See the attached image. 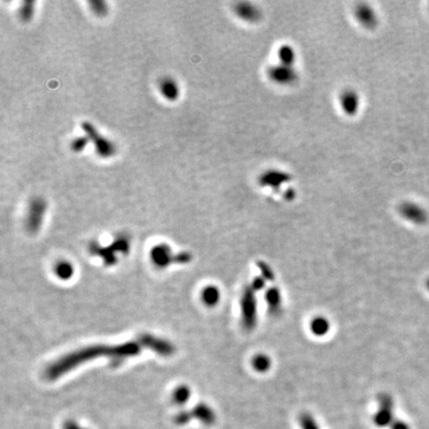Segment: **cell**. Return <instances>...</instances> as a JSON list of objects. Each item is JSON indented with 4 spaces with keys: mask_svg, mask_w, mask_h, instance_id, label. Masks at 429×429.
<instances>
[{
    "mask_svg": "<svg viewBox=\"0 0 429 429\" xmlns=\"http://www.w3.org/2000/svg\"><path fill=\"white\" fill-rule=\"evenodd\" d=\"M35 1H24L19 8V18L24 23L32 21L35 14Z\"/></svg>",
    "mask_w": 429,
    "mask_h": 429,
    "instance_id": "ffe728a7",
    "label": "cell"
},
{
    "mask_svg": "<svg viewBox=\"0 0 429 429\" xmlns=\"http://www.w3.org/2000/svg\"><path fill=\"white\" fill-rule=\"evenodd\" d=\"M190 413L192 417H196L201 422L207 425L212 424L216 419V415L212 409L203 403L197 404V406Z\"/></svg>",
    "mask_w": 429,
    "mask_h": 429,
    "instance_id": "9a60e30c",
    "label": "cell"
},
{
    "mask_svg": "<svg viewBox=\"0 0 429 429\" xmlns=\"http://www.w3.org/2000/svg\"><path fill=\"white\" fill-rule=\"evenodd\" d=\"M258 266L261 270V274L266 281H274V272L272 271V269L270 268V266L268 264H265L264 262H259Z\"/></svg>",
    "mask_w": 429,
    "mask_h": 429,
    "instance_id": "cb8c5ba5",
    "label": "cell"
},
{
    "mask_svg": "<svg viewBox=\"0 0 429 429\" xmlns=\"http://www.w3.org/2000/svg\"><path fill=\"white\" fill-rule=\"evenodd\" d=\"M339 105L344 115L350 117L356 116L361 109L362 100L360 94L354 89H345L339 95Z\"/></svg>",
    "mask_w": 429,
    "mask_h": 429,
    "instance_id": "52a82bcc",
    "label": "cell"
},
{
    "mask_svg": "<svg viewBox=\"0 0 429 429\" xmlns=\"http://www.w3.org/2000/svg\"><path fill=\"white\" fill-rule=\"evenodd\" d=\"M379 403H380V410L375 415V422L378 425L384 426L388 423H390L392 420L394 403H393L392 397L388 395L380 396Z\"/></svg>",
    "mask_w": 429,
    "mask_h": 429,
    "instance_id": "7c38bea8",
    "label": "cell"
},
{
    "mask_svg": "<svg viewBox=\"0 0 429 429\" xmlns=\"http://www.w3.org/2000/svg\"><path fill=\"white\" fill-rule=\"evenodd\" d=\"M426 287H427V288H428V290H429V280H428V281H426Z\"/></svg>",
    "mask_w": 429,
    "mask_h": 429,
    "instance_id": "f1b7e54d",
    "label": "cell"
},
{
    "mask_svg": "<svg viewBox=\"0 0 429 429\" xmlns=\"http://www.w3.org/2000/svg\"><path fill=\"white\" fill-rule=\"evenodd\" d=\"M265 301L269 313L273 316L281 314L282 311V297L280 288L275 286L269 287L265 292Z\"/></svg>",
    "mask_w": 429,
    "mask_h": 429,
    "instance_id": "4fadbf2b",
    "label": "cell"
},
{
    "mask_svg": "<svg viewBox=\"0 0 429 429\" xmlns=\"http://www.w3.org/2000/svg\"><path fill=\"white\" fill-rule=\"evenodd\" d=\"M233 12L242 21L249 24L258 23L263 18L262 9L250 1L238 2L233 6Z\"/></svg>",
    "mask_w": 429,
    "mask_h": 429,
    "instance_id": "9c48e42d",
    "label": "cell"
},
{
    "mask_svg": "<svg viewBox=\"0 0 429 429\" xmlns=\"http://www.w3.org/2000/svg\"><path fill=\"white\" fill-rule=\"evenodd\" d=\"M64 429H87L83 428L82 426H80L78 423H76L75 421H72V420H69V421H67L66 423H65V425H64Z\"/></svg>",
    "mask_w": 429,
    "mask_h": 429,
    "instance_id": "83f0119b",
    "label": "cell"
},
{
    "mask_svg": "<svg viewBox=\"0 0 429 429\" xmlns=\"http://www.w3.org/2000/svg\"><path fill=\"white\" fill-rule=\"evenodd\" d=\"M82 130L84 135L94 144L96 153L99 157L103 159H109L116 155L117 152L116 144L109 138L100 134L93 123L89 121H83L82 123Z\"/></svg>",
    "mask_w": 429,
    "mask_h": 429,
    "instance_id": "7a4b0ae2",
    "label": "cell"
},
{
    "mask_svg": "<svg viewBox=\"0 0 429 429\" xmlns=\"http://www.w3.org/2000/svg\"><path fill=\"white\" fill-rule=\"evenodd\" d=\"M251 366L259 373H266L271 368V359L265 354H258L252 358Z\"/></svg>",
    "mask_w": 429,
    "mask_h": 429,
    "instance_id": "d6986e66",
    "label": "cell"
},
{
    "mask_svg": "<svg viewBox=\"0 0 429 429\" xmlns=\"http://www.w3.org/2000/svg\"><path fill=\"white\" fill-rule=\"evenodd\" d=\"M192 418L191 413L188 412H184V413H179L176 417H175V421L177 424L179 425H184L186 423H188L190 421V419Z\"/></svg>",
    "mask_w": 429,
    "mask_h": 429,
    "instance_id": "4316f807",
    "label": "cell"
},
{
    "mask_svg": "<svg viewBox=\"0 0 429 429\" xmlns=\"http://www.w3.org/2000/svg\"><path fill=\"white\" fill-rule=\"evenodd\" d=\"M91 141H90V139L85 136V135H83V136H78V137H76L72 142H71V145H70V147H71V150L73 151V152H75V153H81V152H83L84 148L87 147V145L90 143Z\"/></svg>",
    "mask_w": 429,
    "mask_h": 429,
    "instance_id": "7402d4cb",
    "label": "cell"
},
{
    "mask_svg": "<svg viewBox=\"0 0 429 429\" xmlns=\"http://www.w3.org/2000/svg\"><path fill=\"white\" fill-rule=\"evenodd\" d=\"M190 394L191 393H190V390L188 388H186V387H180V388H178L174 392V394H173V399H174V401L176 403L182 404V403H185L189 399Z\"/></svg>",
    "mask_w": 429,
    "mask_h": 429,
    "instance_id": "603a6c76",
    "label": "cell"
},
{
    "mask_svg": "<svg viewBox=\"0 0 429 429\" xmlns=\"http://www.w3.org/2000/svg\"><path fill=\"white\" fill-rule=\"evenodd\" d=\"M354 17L357 22L367 30H374L379 25L377 11L369 3H359L354 9Z\"/></svg>",
    "mask_w": 429,
    "mask_h": 429,
    "instance_id": "ba28073f",
    "label": "cell"
},
{
    "mask_svg": "<svg viewBox=\"0 0 429 429\" xmlns=\"http://www.w3.org/2000/svg\"><path fill=\"white\" fill-rule=\"evenodd\" d=\"M291 175L283 170L268 169L259 176L258 183L263 188H269L273 191H276L280 190L283 185H286L291 181Z\"/></svg>",
    "mask_w": 429,
    "mask_h": 429,
    "instance_id": "5b68a950",
    "label": "cell"
},
{
    "mask_svg": "<svg viewBox=\"0 0 429 429\" xmlns=\"http://www.w3.org/2000/svg\"><path fill=\"white\" fill-rule=\"evenodd\" d=\"M47 210V203L41 197H36L31 200L27 212L26 225L28 230L37 231L42 226L43 220Z\"/></svg>",
    "mask_w": 429,
    "mask_h": 429,
    "instance_id": "8992f818",
    "label": "cell"
},
{
    "mask_svg": "<svg viewBox=\"0 0 429 429\" xmlns=\"http://www.w3.org/2000/svg\"><path fill=\"white\" fill-rule=\"evenodd\" d=\"M144 348L152 349L163 356H169L174 352V348L170 343L153 336L145 335L136 341H131L122 345L88 347L80 351L73 352L52 363L47 369L46 375L49 380H56L61 376L66 375L69 371L74 370L79 364L99 357H108L113 363H120L131 357L137 356Z\"/></svg>",
    "mask_w": 429,
    "mask_h": 429,
    "instance_id": "6da1fadb",
    "label": "cell"
},
{
    "mask_svg": "<svg viewBox=\"0 0 429 429\" xmlns=\"http://www.w3.org/2000/svg\"><path fill=\"white\" fill-rule=\"evenodd\" d=\"M255 291L248 285L241 297L242 325L247 331H252L258 323V300Z\"/></svg>",
    "mask_w": 429,
    "mask_h": 429,
    "instance_id": "3957f363",
    "label": "cell"
},
{
    "mask_svg": "<svg viewBox=\"0 0 429 429\" xmlns=\"http://www.w3.org/2000/svg\"><path fill=\"white\" fill-rule=\"evenodd\" d=\"M277 62L288 66H295L297 61L296 50L289 44H282L276 52Z\"/></svg>",
    "mask_w": 429,
    "mask_h": 429,
    "instance_id": "5bb4252c",
    "label": "cell"
},
{
    "mask_svg": "<svg viewBox=\"0 0 429 429\" xmlns=\"http://www.w3.org/2000/svg\"><path fill=\"white\" fill-rule=\"evenodd\" d=\"M266 76L272 83L285 87L296 83L299 74L295 66H288L277 62L267 68Z\"/></svg>",
    "mask_w": 429,
    "mask_h": 429,
    "instance_id": "277c9868",
    "label": "cell"
},
{
    "mask_svg": "<svg viewBox=\"0 0 429 429\" xmlns=\"http://www.w3.org/2000/svg\"><path fill=\"white\" fill-rule=\"evenodd\" d=\"M91 11L98 17H105L109 14V5L105 1H90Z\"/></svg>",
    "mask_w": 429,
    "mask_h": 429,
    "instance_id": "44dd1931",
    "label": "cell"
},
{
    "mask_svg": "<svg viewBox=\"0 0 429 429\" xmlns=\"http://www.w3.org/2000/svg\"><path fill=\"white\" fill-rule=\"evenodd\" d=\"M152 260L159 266H164L170 263L171 253L168 246H158L152 250Z\"/></svg>",
    "mask_w": 429,
    "mask_h": 429,
    "instance_id": "e0dca14e",
    "label": "cell"
},
{
    "mask_svg": "<svg viewBox=\"0 0 429 429\" xmlns=\"http://www.w3.org/2000/svg\"><path fill=\"white\" fill-rule=\"evenodd\" d=\"M56 271L60 277H62L63 280H67L73 274V267L68 263H63L58 265Z\"/></svg>",
    "mask_w": 429,
    "mask_h": 429,
    "instance_id": "d4e9b609",
    "label": "cell"
},
{
    "mask_svg": "<svg viewBox=\"0 0 429 429\" xmlns=\"http://www.w3.org/2000/svg\"><path fill=\"white\" fill-rule=\"evenodd\" d=\"M398 212L402 218L415 225H423L428 219L425 210L413 202H403L400 204Z\"/></svg>",
    "mask_w": 429,
    "mask_h": 429,
    "instance_id": "30bf717a",
    "label": "cell"
},
{
    "mask_svg": "<svg viewBox=\"0 0 429 429\" xmlns=\"http://www.w3.org/2000/svg\"><path fill=\"white\" fill-rule=\"evenodd\" d=\"M265 284H266V281L261 275V276L255 277L249 285L251 286V288L255 292H258V291H261V290L264 289V287H265Z\"/></svg>",
    "mask_w": 429,
    "mask_h": 429,
    "instance_id": "484cf974",
    "label": "cell"
},
{
    "mask_svg": "<svg viewBox=\"0 0 429 429\" xmlns=\"http://www.w3.org/2000/svg\"><path fill=\"white\" fill-rule=\"evenodd\" d=\"M158 90L162 98L166 99L167 101L174 102V101H177L180 98L181 91H180L179 83L174 78L170 76H166L162 79H160L158 83Z\"/></svg>",
    "mask_w": 429,
    "mask_h": 429,
    "instance_id": "8fae6325",
    "label": "cell"
},
{
    "mask_svg": "<svg viewBox=\"0 0 429 429\" xmlns=\"http://www.w3.org/2000/svg\"><path fill=\"white\" fill-rule=\"evenodd\" d=\"M221 298V294H220V290L213 285L207 286L203 292H202V299L203 302L210 307L216 306Z\"/></svg>",
    "mask_w": 429,
    "mask_h": 429,
    "instance_id": "ac0fdd59",
    "label": "cell"
},
{
    "mask_svg": "<svg viewBox=\"0 0 429 429\" xmlns=\"http://www.w3.org/2000/svg\"><path fill=\"white\" fill-rule=\"evenodd\" d=\"M329 320L323 316H316L310 322V330L317 337H323L330 331Z\"/></svg>",
    "mask_w": 429,
    "mask_h": 429,
    "instance_id": "2e32d148",
    "label": "cell"
}]
</instances>
